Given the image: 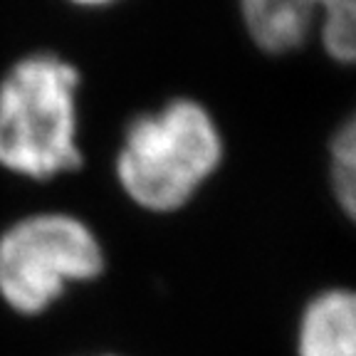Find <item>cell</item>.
<instances>
[{
  "label": "cell",
  "instance_id": "cell-4",
  "mask_svg": "<svg viewBox=\"0 0 356 356\" xmlns=\"http://www.w3.org/2000/svg\"><path fill=\"white\" fill-rule=\"evenodd\" d=\"M238 15L265 55H292L317 38L337 65L356 57V0H238Z\"/></svg>",
  "mask_w": 356,
  "mask_h": 356
},
{
  "label": "cell",
  "instance_id": "cell-8",
  "mask_svg": "<svg viewBox=\"0 0 356 356\" xmlns=\"http://www.w3.org/2000/svg\"><path fill=\"white\" fill-rule=\"evenodd\" d=\"M97 356H117V354H97Z\"/></svg>",
  "mask_w": 356,
  "mask_h": 356
},
{
  "label": "cell",
  "instance_id": "cell-2",
  "mask_svg": "<svg viewBox=\"0 0 356 356\" xmlns=\"http://www.w3.org/2000/svg\"><path fill=\"white\" fill-rule=\"evenodd\" d=\"M82 72L52 50L20 55L0 74V168L28 181H55L82 168Z\"/></svg>",
  "mask_w": 356,
  "mask_h": 356
},
{
  "label": "cell",
  "instance_id": "cell-1",
  "mask_svg": "<svg viewBox=\"0 0 356 356\" xmlns=\"http://www.w3.org/2000/svg\"><path fill=\"white\" fill-rule=\"evenodd\" d=\"M225 136L203 102L173 97L124 127L114 176L134 206L154 216L184 211L222 166Z\"/></svg>",
  "mask_w": 356,
  "mask_h": 356
},
{
  "label": "cell",
  "instance_id": "cell-6",
  "mask_svg": "<svg viewBox=\"0 0 356 356\" xmlns=\"http://www.w3.org/2000/svg\"><path fill=\"white\" fill-rule=\"evenodd\" d=\"M329 186L337 206L346 218L356 213V127L344 119L329 139Z\"/></svg>",
  "mask_w": 356,
  "mask_h": 356
},
{
  "label": "cell",
  "instance_id": "cell-3",
  "mask_svg": "<svg viewBox=\"0 0 356 356\" xmlns=\"http://www.w3.org/2000/svg\"><path fill=\"white\" fill-rule=\"evenodd\" d=\"M106 250L79 216L42 211L0 233V300L20 317H40L72 287L97 282Z\"/></svg>",
  "mask_w": 356,
  "mask_h": 356
},
{
  "label": "cell",
  "instance_id": "cell-7",
  "mask_svg": "<svg viewBox=\"0 0 356 356\" xmlns=\"http://www.w3.org/2000/svg\"><path fill=\"white\" fill-rule=\"evenodd\" d=\"M65 3L79 8V10H104V8L117 6L122 0H65Z\"/></svg>",
  "mask_w": 356,
  "mask_h": 356
},
{
  "label": "cell",
  "instance_id": "cell-5",
  "mask_svg": "<svg viewBox=\"0 0 356 356\" xmlns=\"http://www.w3.org/2000/svg\"><path fill=\"white\" fill-rule=\"evenodd\" d=\"M297 356H356V297L346 287L312 295L300 312Z\"/></svg>",
  "mask_w": 356,
  "mask_h": 356
}]
</instances>
